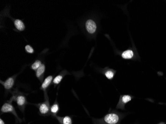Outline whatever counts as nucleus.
Here are the masks:
<instances>
[{
  "instance_id": "f257e3e1",
  "label": "nucleus",
  "mask_w": 166,
  "mask_h": 124,
  "mask_svg": "<svg viewBox=\"0 0 166 124\" xmlns=\"http://www.w3.org/2000/svg\"><path fill=\"white\" fill-rule=\"evenodd\" d=\"M1 113H12V114L15 116V117H16L17 119L18 120L19 122H21V120L18 117V116H17V114L16 112V110H15V108L11 103H4V104L2 105V106L1 109Z\"/></svg>"
},
{
  "instance_id": "f03ea898",
  "label": "nucleus",
  "mask_w": 166,
  "mask_h": 124,
  "mask_svg": "<svg viewBox=\"0 0 166 124\" xmlns=\"http://www.w3.org/2000/svg\"><path fill=\"white\" fill-rule=\"evenodd\" d=\"M12 99L15 100V101H16L17 106H19L20 109L23 111L27 103L26 96L22 94H19L13 96Z\"/></svg>"
},
{
  "instance_id": "7ed1b4c3",
  "label": "nucleus",
  "mask_w": 166,
  "mask_h": 124,
  "mask_svg": "<svg viewBox=\"0 0 166 124\" xmlns=\"http://www.w3.org/2000/svg\"><path fill=\"white\" fill-rule=\"evenodd\" d=\"M38 108H39L40 114L42 115L46 116L49 115V110L50 109V108L48 97L45 102L41 103L39 105Z\"/></svg>"
},
{
  "instance_id": "20e7f679",
  "label": "nucleus",
  "mask_w": 166,
  "mask_h": 124,
  "mask_svg": "<svg viewBox=\"0 0 166 124\" xmlns=\"http://www.w3.org/2000/svg\"><path fill=\"white\" fill-rule=\"evenodd\" d=\"M119 121V117L115 113H111L105 116L104 121L107 124H116Z\"/></svg>"
},
{
  "instance_id": "39448f33",
  "label": "nucleus",
  "mask_w": 166,
  "mask_h": 124,
  "mask_svg": "<svg viewBox=\"0 0 166 124\" xmlns=\"http://www.w3.org/2000/svg\"><path fill=\"white\" fill-rule=\"evenodd\" d=\"M86 28L89 33L93 34L97 30V25L93 20H88L86 23Z\"/></svg>"
},
{
  "instance_id": "423d86ee",
  "label": "nucleus",
  "mask_w": 166,
  "mask_h": 124,
  "mask_svg": "<svg viewBox=\"0 0 166 124\" xmlns=\"http://www.w3.org/2000/svg\"><path fill=\"white\" fill-rule=\"evenodd\" d=\"M1 83L6 90H10L13 87L15 84V77H10L5 81L1 80Z\"/></svg>"
},
{
  "instance_id": "0eeeda50",
  "label": "nucleus",
  "mask_w": 166,
  "mask_h": 124,
  "mask_svg": "<svg viewBox=\"0 0 166 124\" xmlns=\"http://www.w3.org/2000/svg\"><path fill=\"white\" fill-rule=\"evenodd\" d=\"M52 80H53V76H49L47 77H46L45 80H44V81L42 83V85H41V86L40 87L41 90H42L43 91L45 92L47 88L50 85L52 81Z\"/></svg>"
},
{
  "instance_id": "6e6552de",
  "label": "nucleus",
  "mask_w": 166,
  "mask_h": 124,
  "mask_svg": "<svg viewBox=\"0 0 166 124\" xmlns=\"http://www.w3.org/2000/svg\"><path fill=\"white\" fill-rule=\"evenodd\" d=\"M45 71V64H42L40 68L36 71V76L40 80V81H42L41 80L43 79Z\"/></svg>"
},
{
  "instance_id": "1a4fd4ad",
  "label": "nucleus",
  "mask_w": 166,
  "mask_h": 124,
  "mask_svg": "<svg viewBox=\"0 0 166 124\" xmlns=\"http://www.w3.org/2000/svg\"><path fill=\"white\" fill-rule=\"evenodd\" d=\"M14 25L17 29L20 31H24L25 29V25L23 21L21 20L17 19L14 21Z\"/></svg>"
},
{
  "instance_id": "9d476101",
  "label": "nucleus",
  "mask_w": 166,
  "mask_h": 124,
  "mask_svg": "<svg viewBox=\"0 0 166 124\" xmlns=\"http://www.w3.org/2000/svg\"><path fill=\"white\" fill-rule=\"evenodd\" d=\"M57 118L62 124H72L71 118L68 116H65L63 118L57 117Z\"/></svg>"
},
{
  "instance_id": "9b49d317",
  "label": "nucleus",
  "mask_w": 166,
  "mask_h": 124,
  "mask_svg": "<svg viewBox=\"0 0 166 124\" xmlns=\"http://www.w3.org/2000/svg\"><path fill=\"white\" fill-rule=\"evenodd\" d=\"M134 56V53L131 50H127L123 52L122 54V57L125 59H130Z\"/></svg>"
},
{
  "instance_id": "f8f14e48",
  "label": "nucleus",
  "mask_w": 166,
  "mask_h": 124,
  "mask_svg": "<svg viewBox=\"0 0 166 124\" xmlns=\"http://www.w3.org/2000/svg\"><path fill=\"white\" fill-rule=\"evenodd\" d=\"M59 110V105L57 102L54 103L51 107H50V112L52 114L56 116L57 113H58Z\"/></svg>"
},
{
  "instance_id": "ddd939ff",
  "label": "nucleus",
  "mask_w": 166,
  "mask_h": 124,
  "mask_svg": "<svg viewBox=\"0 0 166 124\" xmlns=\"http://www.w3.org/2000/svg\"><path fill=\"white\" fill-rule=\"evenodd\" d=\"M42 64L40 61L36 60L32 64V65L31 66V68L33 71H36L38 68H40Z\"/></svg>"
},
{
  "instance_id": "4468645a",
  "label": "nucleus",
  "mask_w": 166,
  "mask_h": 124,
  "mask_svg": "<svg viewBox=\"0 0 166 124\" xmlns=\"http://www.w3.org/2000/svg\"><path fill=\"white\" fill-rule=\"evenodd\" d=\"M63 79V76L62 75H59L57 76L53 80V83L54 85H57L60 83L62 79Z\"/></svg>"
},
{
  "instance_id": "2eb2a0df",
  "label": "nucleus",
  "mask_w": 166,
  "mask_h": 124,
  "mask_svg": "<svg viewBox=\"0 0 166 124\" xmlns=\"http://www.w3.org/2000/svg\"><path fill=\"white\" fill-rule=\"evenodd\" d=\"M114 75L115 74H114L113 71L111 70L107 71L105 73V76H106V77H107V79H109V80H111L114 76Z\"/></svg>"
},
{
  "instance_id": "dca6fc26",
  "label": "nucleus",
  "mask_w": 166,
  "mask_h": 124,
  "mask_svg": "<svg viewBox=\"0 0 166 124\" xmlns=\"http://www.w3.org/2000/svg\"><path fill=\"white\" fill-rule=\"evenodd\" d=\"M131 100V97L128 95H124L123 97H122V101L123 103H127V102H129Z\"/></svg>"
},
{
  "instance_id": "f3484780",
  "label": "nucleus",
  "mask_w": 166,
  "mask_h": 124,
  "mask_svg": "<svg viewBox=\"0 0 166 124\" xmlns=\"http://www.w3.org/2000/svg\"><path fill=\"white\" fill-rule=\"evenodd\" d=\"M25 50H26V52L27 53H30V54H32L35 52L33 48L31 46H30V45H27L26 46Z\"/></svg>"
},
{
  "instance_id": "a211bd4d",
  "label": "nucleus",
  "mask_w": 166,
  "mask_h": 124,
  "mask_svg": "<svg viewBox=\"0 0 166 124\" xmlns=\"http://www.w3.org/2000/svg\"><path fill=\"white\" fill-rule=\"evenodd\" d=\"M0 124H6L5 122H4V121L2 120V119H0Z\"/></svg>"
}]
</instances>
